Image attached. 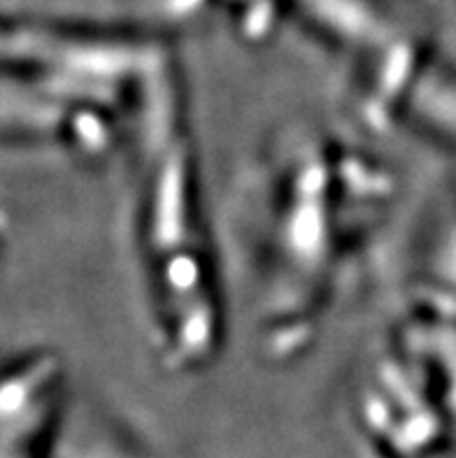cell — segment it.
I'll return each mask as SVG.
<instances>
[{
    "instance_id": "obj_1",
    "label": "cell",
    "mask_w": 456,
    "mask_h": 458,
    "mask_svg": "<svg viewBox=\"0 0 456 458\" xmlns=\"http://www.w3.org/2000/svg\"><path fill=\"white\" fill-rule=\"evenodd\" d=\"M138 256L159 344L179 366L212 354L219 331L205 235L191 200V161L179 93L159 72L135 93Z\"/></svg>"
}]
</instances>
